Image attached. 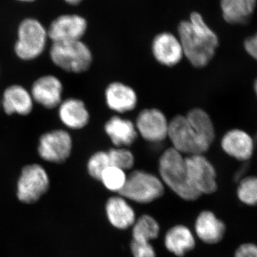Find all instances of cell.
<instances>
[{"label":"cell","instance_id":"6","mask_svg":"<svg viewBox=\"0 0 257 257\" xmlns=\"http://www.w3.org/2000/svg\"><path fill=\"white\" fill-rule=\"evenodd\" d=\"M171 147L183 155H206L210 148L203 143L184 114H177L170 120L168 138Z\"/></svg>","mask_w":257,"mask_h":257},{"label":"cell","instance_id":"8","mask_svg":"<svg viewBox=\"0 0 257 257\" xmlns=\"http://www.w3.org/2000/svg\"><path fill=\"white\" fill-rule=\"evenodd\" d=\"M135 122L139 138L147 143L161 144L168 138L170 120L162 109L148 107L138 113Z\"/></svg>","mask_w":257,"mask_h":257},{"label":"cell","instance_id":"10","mask_svg":"<svg viewBox=\"0 0 257 257\" xmlns=\"http://www.w3.org/2000/svg\"><path fill=\"white\" fill-rule=\"evenodd\" d=\"M73 141L70 134L63 130H53L42 135L39 142V155L44 160L62 163L70 156Z\"/></svg>","mask_w":257,"mask_h":257},{"label":"cell","instance_id":"24","mask_svg":"<svg viewBox=\"0 0 257 257\" xmlns=\"http://www.w3.org/2000/svg\"><path fill=\"white\" fill-rule=\"evenodd\" d=\"M160 229V225L154 216L143 214L137 218L132 227V240L151 242L158 238Z\"/></svg>","mask_w":257,"mask_h":257},{"label":"cell","instance_id":"30","mask_svg":"<svg viewBox=\"0 0 257 257\" xmlns=\"http://www.w3.org/2000/svg\"><path fill=\"white\" fill-rule=\"evenodd\" d=\"M234 257H257V245L253 243H243L239 245Z\"/></svg>","mask_w":257,"mask_h":257},{"label":"cell","instance_id":"29","mask_svg":"<svg viewBox=\"0 0 257 257\" xmlns=\"http://www.w3.org/2000/svg\"><path fill=\"white\" fill-rule=\"evenodd\" d=\"M130 250L133 257H157L156 250L151 242H141L132 240Z\"/></svg>","mask_w":257,"mask_h":257},{"label":"cell","instance_id":"17","mask_svg":"<svg viewBox=\"0 0 257 257\" xmlns=\"http://www.w3.org/2000/svg\"><path fill=\"white\" fill-rule=\"evenodd\" d=\"M196 237L207 244H216L224 239L226 225L210 210H203L198 214L194 224Z\"/></svg>","mask_w":257,"mask_h":257},{"label":"cell","instance_id":"3","mask_svg":"<svg viewBox=\"0 0 257 257\" xmlns=\"http://www.w3.org/2000/svg\"><path fill=\"white\" fill-rule=\"evenodd\" d=\"M165 188L158 175L146 170H135L128 174L124 188L118 194L128 202L147 204L163 197Z\"/></svg>","mask_w":257,"mask_h":257},{"label":"cell","instance_id":"11","mask_svg":"<svg viewBox=\"0 0 257 257\" xmlns=\"http://www.w3.org/2000/svg\"><path fill=\"white\" fill-rule=\"evenodd\" d=\"M151 52L157 63L169 68L179 65L184 59L180 40L172 32L157 34L152 40Z\"/></svg>","mask_w":257,"mask_h":257},{"label":"cell","instance_id":"22","mask_svg":"<svg viewBox=\"0 0 257 257\" xmlns=\"http://www.w3.org/2000/svg\"><path fill=\"white\" fill-rule=\"evenodd\" d=\"M184 115L198 137L211 149L215 141L216 130L209 113L202 108L194 107Z\"/></svg>","mask_w":257,"mask_h":257},{"label":"cell","instance_id":"12","mask_svg":"<svg viewBox=\"0 0 257 257\" xmlns=\"http://www.w3.org/2000/svg\"><path fill=\"white\" fill-rule=\"evenodd\" d=\"M104 100L109 110L121 115L136 109L139 96L132 86L121 81H113L104 89Z\"/></svg>","mask_w":257,"mask_h":257},{"label":"cell","instance_id":"33","mask_svg":"<svg viewBox=\"0 0 257 257\" xmlns=\"http://www.w3.org/2000/svg\"><path fill=\"white\" fill-rule=\"evenodd\" d=\"M253 90H254L255 94L257 96V78L255 80L254 84H253Z\"/></svg>","mask_w":257,"mask_h":257},{"label":"cell","instance_id":"7","mask_svg":"<svg viewBox=\"0 0 257 257\" xmlns=\"http://www.w3.org/2000/svg\"><path fill=\"white\" fill-rule=\"evenodd\" d=\"M190 185L200 196L214 194L218 189L217 173L205 155L185 157Z\"/></svg>","mask_w":257,"mask_h":257},{"label":"cell","instance_id":"1","mask_svg":"<svg viewBox=\"0 0 257 257\" xmlns=\"http://www.w3.org/2000/svg\"><path fill=\"white\" fill-rule=\"evenodd\" d=\"M177 33L184 59L194 68L207 67L215 57L219 40L202 15L197 12L192 13L189 20L179 24Z\"/></svg>","mask_w":257,"mask_h":257},{"label":"cell","instance_id":"16","mask_svg":"<svg viewBox=\"0 0 257 257\" xmlns=\"http://www.w3.org/2000/svg\"><path fill=\"white\" fill-rule=\"evenodd\" d=\"M104 131L115 147L128 148L139 138L135 122L121 115H113L106 120Z\"/></svg>","mask_w":257,"mask_h":257},{"label":"cell","instance_id":"20","mask_svg":"<svg viewBox=\"0 0 257 257\" xmlns=\"http://www.w3.org/2000/svg\"><path fill=\"white\" fill-rule=\"evenodd\" d=\"M58 108L61 121L71 130H82L90 121V114L85 103L77 98H69L62 101Z\"/></svg>","mask_w":257,"mask_h":257},{"label":"cell","instance_id":"32","mask_svg":"<svg viewBox=\"0 0 257 257\" xmlns=\"http://www.w3.org/2000/svg\"><path fill=\"white\" fill-rule=\"evenodd\" d=\"M64 1L69 5H79V3H82V0H64Z\"/></svg>","mask_w":257,"mask_h":257},{"label":"cell","instance_id":"31","mask_svg":"<svg viewBox=\"0 0 257 257\" xmlns=\"http://www.w3.org/2000/svg\"><path fill=\"white\" fill-rule=\"evenodd\" d=\"M245 51L251 58L257 61V32L246 38L243 43Z\"/></svg>","mask_w":257,"mask_h":257},{"label":"cell","instance_id":"34","mask_svg":"<svg viewBox=\"0 0 257 257\" xmlns=\"http://www.w3.org/2000/svg\"><path fill=\"white\" fill-rule=\"evenodd\" d=\"M20 1H23V2H32V1H34V0H20Z\"/></svg>","mask_w":257,"mask_h":257},{"label":"cell","instance_id":"26","mask_svg":"<svg viewBox=\"0 0 257 257\" xmlns=\"http://www.w3.org/2000/svg\"><path fill=\"white\" fill-rule=\"evenodd\" d=\"M236 195L241 203L247 206H257V177L246 176L239 181Z\"/></svg>","mask_w":257,"mask_h":257},{"label":"cell","instance_id":"21","mask_svg":"<svg viewBox=\"0 0 257 257\" xmlns=\"http://www.w3.org/2000/svg\"><path fill=\"white\" fill-rule=\"evenodd\" d=\"M2 104L6 114L25 116L30 114L33 109L34 100L31 93L25 87L15 84L5 89Z\"/></svg>","mask_w":257,"mask_h":257},{"label":"cell","instance_id":"15","mask_svg":"<svg viewBox=\"0 0 257 257\" xmlns=\"http://www.w3.org/2000/svg\"><path fill=\"white\" fill-rule=\"evenodd\" d=\"M63 85L60 79L53 75H45L32 84L31 95L34 101L47 109H55L62 101Z\"/></svg>","mask_w":257,"mask_h":257},{"label":"cell","instance_id":"27","mask_svg":"<svg viewBox=\"0 0 257 257\" xmlns=\"http://www.w3.org/2000/svg\"><path fill=\"white\" fill-rule=\"evenodd\" d=\"M110 166L127 172L135 165V156L127 147H111L107 150Z\"/></svg>","mask_w":257,"mask_h":257},{"label":"cell","instance_id":"25","mask_svg":"<svg viewBox=\"0 0 257 257\" xmlns=\"http://www.w3.org/2000/svg\"><path fill=\"white\" fill-rule=\"evenodd\" d=\"M127 175L125 171L109 166L103 172L99 182L108 191L118 194L124 188Z\"/></svg>","mask_w":257,"mask_h":257},{"label":"cell","instance_id":"13","mask_svg":"<svg viewBox=\"0 0 257 257\" xmlns=\"http://www.w3.org/2000/svg\"><path fill=\"white\" fill-rule=\"evenodd\" d=\"M87 30V20L77 15H64L56 18L47 30L54 42L81 40Z\"/></svg>","mask_w":257,"mask_h":257},{"label":"cell","instance_id":"18","mask_svg":"<svg viewBox=\"0 0 257 257\" xmlns=\"http://www.w3.org/2000/svg\"><path fill=\"white\" fill-rule=\"evenodd\" d=\"M105 214L109 224L119 230L133 227L138 218L128 201L119 194L112 196L106 200Z\"/></svg>","mask_w":257,"mask_h":257},{"label":"cell","instance_id":"9","mask_svg":"<svg viewBox=\"0 0 257 257\" xmlns=\"http://www.w3.org/2000/svg\"><path fill=\"white\" fill-rule=\"evenodd\" d=\"M50 179L41 165L33 164L25 166L18 183V197L21 202L32 204L47 192Z\"/></svg>","mask_w":257,"mask_h":257},{"label":"cell","instance_id":"19","mask_svg":"<svg viewBox=\"0 0 257 257\" xmlns=\"http://www.w3.org/2000/svg\"><path fill=\"white\" fill-rule=\"evenodd\" d=\"M196 236L192 230L184 224H176L165 233L164 246L169 252L177 257H184L194 249Z\"/></svg>","mask_w":257,"mask_h":257},{"label":"cell","instance_id":"4","mask_svg":"<svg viewBox=\"0 0 257 257\" xmlns=\"http://www.w3.org/2000/svg\"><path fill=\"white\" fill-rule=\"evenodd\" d=\"M50 55L57 67L71 73L87 72L93 62L92 51L82 40L54 42Z\"/></svg>","mask_w":257,"mask_h":257},{"label":"cell","instance_id":"28","mask_svg":"<svg viewBox=\"0 0 257 257\" xmlns=\"http://www.w3.org/2000/svg\"><path fill=\"white\" fill-rule=\"evenodd\" d=\"M110 166L107 151L99 150L89 157L87 164L88 174L95 180H100L101 176Z\"/></svg>","mask_w":257,"mask_h":257},{"label":"cell","instance_id":"2","mask_svg":"<svg viewBox=\"0 0 257 257\" xmlns=\"http://www.w3.org/2000/svg\"><path fill=\"white\" fill-rule=\"evenodd\" d=\"M185 156L168 147L158 160L159 177L165 187L186 202H195L201 197L189 182Z\"/></svg>","mask_w":257,"mask_h":257},{"label":"cell","instance_id":"14","mask_svg":"<svg viewBox=\"0 0 257 257\" xmlns=\"http://www.w3.org/2000/svg\"><path fill=\"white\" fill-rule=\"evenodd\" d=\"M220 146L228 156L246 162L253 156L254 142L251 135L241 128L228 130L221 137Z\"/></svg>","mask_w":257,"mask_h":257},{"label":"cell","instance_id":"5","mask_svg":"<svg viewBox=\"0 0 257 257\" xmlns=\"http://www.w3.org/2000/svg\"><path fill=\"white\" fill-rule=\"evenodd\" d=\"M48 35L45 27L35 19L29 18L20 24L15 52L22 60H35L43 53Z\"/></svg>","mask_w":257,"mask_h":257},{"label":"cell","instance_id":"23","mask_svg":"<svg viewBox=\"0 0 257 257\" xmlns=\"http://www.w3.org/2000/svg\"><path fill=\"white\" fill-rule=\"evenodd\" d=\"M256 0H221L223 18L231 25H244L251 19Z\"/></svg>","mask_w":257,"mask_h":257}]
</instances>
